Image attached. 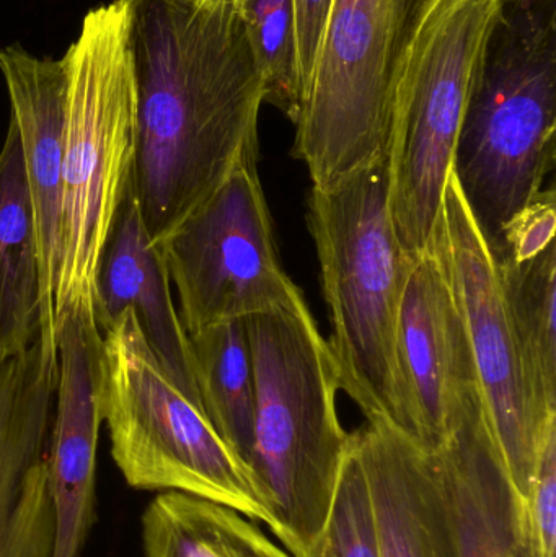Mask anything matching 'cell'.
Wrapping results in <instances>:
<instances>
[{
	"label": "cell",
	"mask_w": 556,
	"mask_h": 557,
	"mask_svg": "<svg viewBox=\"0 0 556 557\" xmlns=\"http://www.w3.org/2000/svg\"><path fill=\"white\" fill-rule=\"evenodd\" d=\"M137 87L129 189L159 245L258 152L264 84L234 0H127Z\"/></svg>",
	"instance_id": "cell-1"
},
{
	"label": "cell",
	"mask_w": 556,
	"mask_h": 557,
	"mask_svg": "<svg viewBox=\"0 0 556 557\" xmlns=\"http://www.w3.org/2000/svg\"><path fill=\"white\" fill-rule=\"evenodd\" d=\"M244 321L255 380L251 487L280 545L304 557L325 525L351 441L336 408L338 375L310 308Z\"/></svg>",
	"instance_id": "cell-2"
},
{
	"label": "cell",
	"mask_w": 556,
	"mask_h": 557,
	"mask_svg": "<svg viewBox=\"0 0 556 557\" xmlns=\"http://www.w3.org/2000/svg\"><path fill=\"white\" fill-rule=\"evenodd\" d=\"M556 0H502L457 137L453 175L498 258L555 166Z\"/></svg>",
	"instance_id": "cell-3"
},
{
	"label": "cell",
	"mask_w": 556,
	"mask_h": 557,
	"mask_svg": "<svg viewBox=\"0 0 556 557\" xmlns=\"http://www.w3.org/2000/svg\"><path fill=\"white\" fill-rule=\"evenodd\" d=\"M307 225L319 258L326 344L339 388L366 421L382 419L411 437L398 363V318L411 258L392 224L385 160L332 188H312Z\"/></svg>",
	"instance_id": "cell-4"
},
{
	"label": "cell",
	"mask_w": 556,
	"mask_h": 557,
	"mask_svg": "<svg viewBox=\"0 0 556 557\" xmlns=\"http://www.w3.org/2000/svg\"><path fill=\"white\" fill-rule=\"evenodd\" d=\"M62 61L67 94L55 331L72 304L94 300L98 263L129 189L137 87L127 0L91 9Z\"/></svg>",
	"instance_id": "cell-5"
},
{
	"label": "cell",
	"mask_w": 556,
	"mask_h": 557,
	"mask_svg": "<svg viewBox=\"0 0 556 557\" xmlns=\"http://www.w3.org/2000/svg\"><path fill=\"white\" fill-rule=\"evenodd\" d=\"M502 0H427L395 77L388 208L407 257L433 244L483 48Z\"/></svg>",
	"instance_id": "cell-6"
},
{
	"label": "cell",
	"mask_w": 556,
	"mask_h": 557,
	"mask_svg": "<svg viewBox=\"0 0 556 557\" xmlns=\"http://www.w3.org/2000/svg\"><path fill=\"white\" fill-rule=\"evenodd\" d=\"M104 422L111 457L136 490L176 491L268 523L250 478L206 418L175 385L124 310L103 331Z\"/></svg>",
	"instance_id": "cell-7"
},
{
	"label": "cell",
	"mask_w": 556,
	"mask_h": 557,
	"mask_svg": "<svg viewBox=\"0 0 556 557\" xmlns=\"http://www.w3.org/2000/svg\"><path fill=\"white\" fill-rule=\"evenodd\" d=\"M427 0H332L291 156L312 188L385 160L395 77Z\"/></svg>",
	"instance_id": "cell-8"
},
{
	"label": "cell",
	"mask_w": 556,
	"mask_h": 557,
	"mask_svg": "<svg viewBox=\"0 0 556 557\" xmlns=\"http://www.w3.org/2000/svg\"><path fill=\"white\" fill-rule=\"evenodd\" d=\"M258 156L244 157L159 244L188 336L255 314L309 310L281 263Z\"/></svg>",
	"instance_id": "cell-9"
},
{
	"label": "cell",
	"mask_w": 556,
	"mask_h": 557,
	"mask_svg": "<svg viewBox=\"0 0 556 557\" xmlns=\"http://www.w3.org/2000/svg\"><path fill=\"white\" fill-rule=\"evenodd\" d=\"M434 242L466 321L490 425L512 483L526 500L542 437L556 411L545 412L535 399L495 258L453 172L444 191Z\"/></svg>",
	"instance_id": "cell-10"
},
{
	"label": "cell",
	"mask_w": 556,
	"mask_h": 557,
	"mask_svg": "<svg viewBox=\"0 0 556 557\" xmlns=\"http://www.w3.org/2000/svg\"><path fill=\"white\" fill-rule=\"evenodd\" d=\"M398 363L411 437L424 450L436 451L482 392L459 300L434 240L408 268L398 318Z\"/></svg>",
	"instance_id": "cell-11"
},
{
	"label": "cell",
	"mask_w": 556,
	"mask_h": 557,
	"mask_svg": "<svg viewBox=\"0 0 556 557\" xmlns=\"http://www.w3.org/2000/svg\"><path fill=\"white\" fill-rule=\"evenodd\" d=\"M58 386V339L0 362V557H52L55 517L48 438Z\"/></svg>",
	"instance_id": "cell-12"
},
{
	"label": "cell",
	"mask_w": 556,
	"mask_h": 557,
	"mask_svg": "<svg viewBox=\"0 0 556 557\" xmlns=\"http://www.w3.org/2000/svg\"><path fill=\"white\" fill-rule=\"evenodd\" d=\"M91 305L90 298L72 304L55 331L58 386L46 454L55 517L52 557H78L94 519L107 363Z\"/></svg>",
	"instance_id": "cell-13"
},
{
	"label": "cell",
	"mask_w": 556,
	"mask_h": 557,
	"mask_svg": "<svg viewBox=\"0 0 556 557\" xmlns=\"http://www.w3.org/2000/svg\"><path fill=\"white\" fill-rule=\"evenodd\" d=\"M433 455L456 557H534L526 500L512 483L483 399Z\"/></svg>",
	"instance_id": "cell-14"
},
{
	"label": "cell",
	"mask_w": 556,
	"mask_h": 557,
	"mask_svg": "<svg viewBox=\"0 0 556 557\" xmlns=\"http://www.w3.org/2000/svg\"><path fill=\"white\" fill-rule=\"evenodd\" d=\"M0 72L9 91L10 121L18 133L35 212L41 271V331L55 334L67 72L62 58H36L20 45L0 48Z\"/></svg>",
	"instance_id": "cell-15"
},
{
	"label": "cell",
	"mask_w": 556,
	"mask_h": 557,
	"mask_svg": "<svg viewBox=\"0 0 556 557\" xmlns=\"http://www.w3.org/2000/svg\"><path fill=\"white\" fill-rule=\"evenodd\" d=\"M94 317L101 333L131 310L144 337L175 385L202 408L196 385L189 336L173 304L172 282L159 245L150 240L131 189L98 263Z\"/></svg>",
	"instance_id": "cell-16"
},
{
	"label": "cell",
	"mask_w": 556,
	"mask_h": 557,
	"mask_svg": "<svg viewBox=\"0 0 556 557\" xmlns=\"http://www.w3.org/2000/svg\"><path fill=\"white\" fill-rule=\"evenodd\" d=\"M371 493L379 557H456L433 455L382 419L351 432Z\"/></svg>",
	"instance_id": "cell-17"
},
{
	"label": "cell",
	"mask_w": 556,
	"mask_h": 557,
	"mask_svg": "<svg viewBox=\"0 0 556 557\" xmlns=\"http://www.w3.org/2000/svg\"><path fill=\"white\" fill-rule=\"evenodd\" d=\"M41 331V271L35 212L18 133L0 150V362L25 352Z\"/></svg>",
	"instance_id": "cell-18"
},
{
	"label": "cell",
	"mask_w": 556,
	"mask_h": 557,
	"mask_svg": "<svg viewBox=\"0 0 556 557\" xmlns=\"http://www.w3.org/2000/svg\"><path fill=\"white\" fill-rule=\"evenodd\" d=\"M144 557H294L231 507L166 491L143 517Z\"/></svg>",
	"instance_id": "cell-19"
},
{
	"label": "cell",
	"mask_w": 556,
	"mask_h": 557,
	"mask_svg": "<svg viewBox=\"0 0 556 557\" xmlns=\"http://www.w3.org/2000/svg\"><path fill=\"white\" fill-rule=\"evenodd\" d=\"M189 346L202 411L248 473L254 451L255 380L245 321H227L193 334Z\"/></svg>",
	"instance_id": "cell-20"
},
{
	"label": "cell",
	"mask_w": 556,
	"mask_h": 557,
	"mask_svg": "<svg viewBox=\"0 0 556 557\" xmlns=\"http://www.w3.org/2000/svg\"><path fill=\"white\" fill-rule=\"evenodd\" d=\"M496 268L532 392L545 412L556 411V242Z\"/></svg>",
	"instance_id": "cell-21"
},
{
	"label": "cell",
	"mask_w": 556,
	"mask_h": 557,
	"mask_svg": "<svg viewBox=\"0 0 556 557\" xmlns=\"http://www.w3.org/2000/svg\"><path fill=\"white\" fill-rule=\"evenodd\" d=\"M264 84V103L294 124L302 103L293 0H235Z\"/></svg>",
	"instance_id": "cell-22"
},
{
	"label": "cell",
	"mask_w": 556,
	"mask_h": 557,
	"mask_svg": "<svg viewBox=\"0 0 556 557\" xmlns=\"http://www.w3.org/2000/svg\"><path fill=\"white\" fill-rule=\"evenodd\" d=\"M304 557H379L371 493L353 441L325 525Z\"/></svg>",
	"instance_id": "cell-23"
},
{
	"label": "cell",
	"mask_w": 556,
	"mask_h": 557,
	"mask_svg": "<svg viewBox=\"0 0 556 557\" xmlns=\"http://www.w3.org/2000/svg\"><path fill=\"white\" fill-rule=\"evenodd\" d=\"M532 556L556 557V418L548 422L526 499Z\"/></svg>",
	"instance_id": "cell-24"
},
{
	"label": "cell",
	"mask_w": 556,
	"mask_h": 557,
	"mask_svg": "<svg viewBox=\"0 0 556 557\" xmlns=\"http://www.w3.org/2000/svg\"><path fill=\"white\" fill-rule=\"evenodd\" d=\"M555 189H544L534 202L522 211L506 231L503 251L496 263L524 261L555 244Z\"/></svg>",
	"instance_id": "cell-25"
},
{
	"label": "cell",
	"mask_w": 556,
	"mask_h": 557,
	"mask_svg": "<svg viewBox=\"0 0 556 557\" xmlns=\"http://www.w3.org/2000/svg\"><path fill=\"white\" fill-rule=\"evenodd\" d=\"M293 3L294 16H296L297 49H299L300 87H302L304 98L332 0H293Z\"/></svg>",
	"instance_id": "cell-26"
},
{
	"label": "cell",
	"mask_w": 556,
	"mask_h": 557,
	"mask_svg": "<svg viewBox=\"0 0 556 557\" xmlns=\"http://www.w3.org/2000/svg\"><path fill=\"white\" fill-rule=\"evenodd\" d=\"M234 2H235V0H234Z\"/></svg>",
	"instance_id": "cell-27"
}]
</instances>
